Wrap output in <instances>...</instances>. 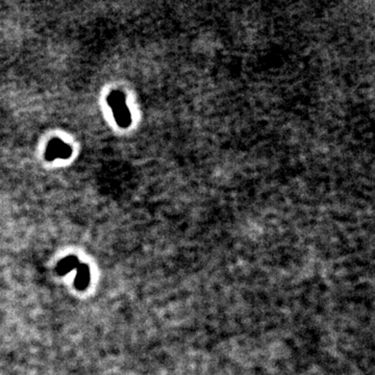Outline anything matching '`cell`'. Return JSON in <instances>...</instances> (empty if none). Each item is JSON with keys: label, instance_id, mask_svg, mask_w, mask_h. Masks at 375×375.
Segmentation results:
<instances>
[{"label": "cell", "instance_id": "obj_3", "mask_svg": "<svg viewBox=\"0 0 375 375\" xmlns=\"http://www.w3.org/2000/svg\"><path fill=\"white\" fill-rule=\"evenodd\" d=\"M77 275L74 278V285L79 290H85L90 283V269L87 265L80 264L79 267L75 269Z\"/></svg>", "mask_w": 375, "mask_h": 375}, {"label": "cell", "instance_id": "obj_1", "mask_svg": "<svg viewBox=\"0 0 375 375\" xmlns=\"http://www.w3.org/2000/svg\"><path fill=\"white\" fill-rule=\"evenodd\" d=\"M107 103L118 125L121 127L129 126L132 118L124 95L120 91H113L107 97Z\"/></svg>", "mask_w": 375, "mask_h": 375}, {"label": "cell", "instance_id": "obj_4", "mask_svg": "<svg viewBox=\"0 0 375 375\" xmlns=\"http://www.w3.org/2000/svg\"><path fill=\"white\" fill-rule=\"evenodd\" d=\"M80 265V261L78 259L77 256L70 255L68 257H65L64 259H62L59 265H58V272L60 275H65L70 273L71 271L75 270Z\"/></svg>", "mask_w": 375, "mask_h": 375}, {"label": "cell", "instance_id": "obj_2", "mask_svg": "<svg viewBox=\"0 0 375 375\" xmlns=\"http://www.w3.org/2000/svg\"><path fill=\"white\" fill-rule=\"evenodd\" d=\"M72 155V148L63 142L61 139H52L46 148L45 159L47 161H54L57 159L67 160Z\"/></svg>", "mask_w": 375, "mask_h": 375}]
</instances>
